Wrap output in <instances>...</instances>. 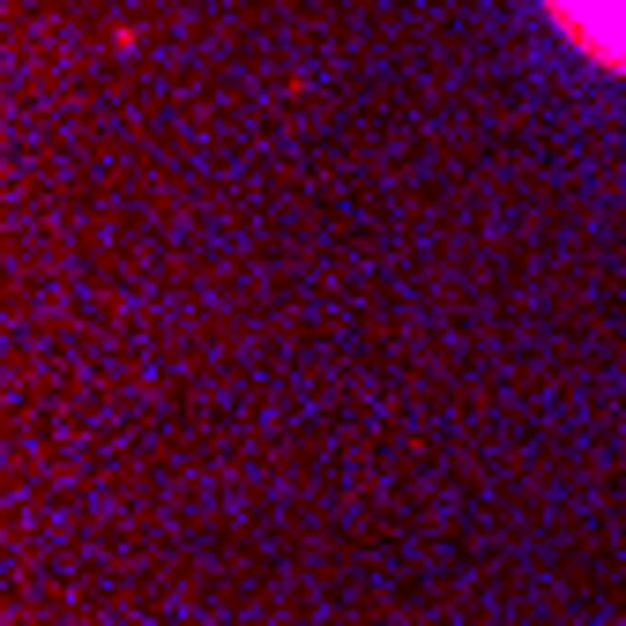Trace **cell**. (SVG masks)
Masks as SVG:
<instances>
[{
	"instance_id": "obj_1",
	"label": "cell",
	"mask_w": 626,
	"mask_h": 626,
	"mask_svg": "<svg viewBox=\"0 0 626 626\" xmlns=\"http://www.w3.org/2000/svg\"><path fill=\"white\" fill-rule=\"evenodd\" d=\"M544 8L567 45H582L604 68H626V0H544Z\"/></svg>"
}]
</instances>
